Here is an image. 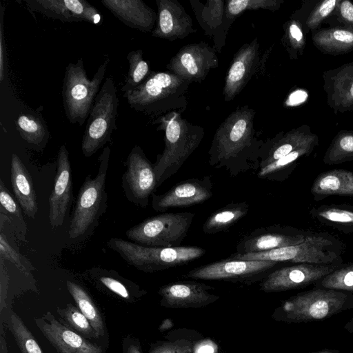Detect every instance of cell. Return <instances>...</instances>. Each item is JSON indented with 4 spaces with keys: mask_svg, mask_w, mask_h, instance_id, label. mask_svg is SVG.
Here are the masks:
<instances>
[{
    "mask_svg": "<svg viewBox=\"0 0 353 353\" xmlns=\"http://www.w3.org/2000/svg\"><path fill=\"white\" fill-rule=\"evenodd\" d=\"M311 39L325 54L339 56L353 52V31L343 27L321 28L311 33Z\"/></svg>",
    "mask_w": 353,
    "mask_h": 353,
    "instance_id": "cell-28",
    "label": "cell"
},
{
    "mask_svg": "<svg viewBox=\"0 0 353 353\" xmlns=\"http://www.w3.org/2000/svg\"><path fill=\"white\" fill-rule=\"evenodd\" d=\"M259 62V44L256 39L243 45L234 56L228 70L223 94L225 101H232L245 86Z\"/></svg>",
    "mask_w": 353,
    "mask_h": 353,
    "instance_id": "cell-22",
    "label": "cell"
},
{
    "mask_svg": "<svg viewBox=\"0 0 353 353\" xmlns=\"http://www.w3.org/2000/svg\"><path fill=\"white\" fill-rule=\"evenodd\" d=\"M72 197V181L69 153L63 144L57 154L54 187L49 196V221L52 228L62 225Z\"/></svg>",
    "mask_w": 353,
    "mask_h": 353,
    "instance_id": "cell-19",
    "label": "cell"
},
{
    "mask_svg": "<svg viewBox=\"0 0 353 353\" xmlns=\"http://www.w3.org/2000/svg\"><path fill=\"white\" fill-rule=\"evenodd\" d=\"M278 263L269 261H245L228 258L196 268L183 276L196 280L252 284L265 279Z\"/></svg>",
    "mask_w": 353,
    "mask_h": 353,
    "instance_id": "cell-11",
    "label": "cell"
},
{
    "mask_svg": "<svg viewBox=\"0 0 353 353\" xmlns=\"http://www.w3.org/2000/svg\"><path fill=\"white\" fill-rule=\"evenodd\" d=\"M0 8V82H2L6 74V41L3 29L5 8L3 5Z\"/></svg>",
    "mask_w": 353,
    "mask_h": 353,
    "instance_id": "cell-48",
    "label": "cell"
},
{
    "mask_svg": "<svg viewBox=\"0 0 353 353\" xmlns=\"http://www.w3.org/2000/svg\"><path fill=\"white\" fill-rule=\"evenodd\" d=\"M0 203L1 205L9 213L21 218V212L17 203L8 192L3 181L0 180Z\"/></svg>",
    "mask_w": 353,
    "mask_h": 353,
    "instance_id": "cell-47",
    "label": "cell"
},
{
    "mask_svg": "<svg viewBox=\"0 0 353 353\" xmlns=\"http://www.w3.org/2000/svg\"><path fill=\"white\" fill-rule=\"evenodd\" d=\"M110 150L105 147L99 157L97 175H88L81 185L70 223L68 235L72 240L90 234L98 225L107 208L105 181Z\"/></svg>",
    "mask_w": 353,
    "mask_h": 353,
    "instance_id": "cell-6",
    "label": "cell"
},
{
    "mask_svg": "<svg viewBox=\"0 0 353 353\" xmlns=\"http://www.w3.org/2000/svg\"><path fill=\"white\" fill-rule=\"evenodd\" d=\"M310 193L316 201L328 196H353V172L334 168L320 173L313 181Z\"/></svg>",
    "mask_w": 353,
    "mask_h": 353,
    "instance_id": "cell-27",
    "label": "cell"
},
{
    "mask_svg": "<svg viewBox=\"0 0 353 353\" xmlns=\"http://www.w3.org/2000/svg\"><path fill=\"white\" fill-rule=\"evenodd\" d=\"M314 285L353 294V262L343 263Z\"/></svg>",
    "mask_w": 353,
    "mask_h": 353,
    "instance_id": "cell-40",
    "label": "cell"
},
{
    "mask_svg": "<svg viewBox=\"0 0 353 353\" xmlns=\"http://www.w3.org/2000/svg\"><path fill=\"white\" fill-rule=\"evenodd\" d=\"M345 245L342 241L326 232L309 231L300 244L282 247L263 252L233 254L229 258L245 261H269L308 263L321 265L343 264Z\"/></svg>",
    "mask_w": 353,
    "mask_h": 353,
    "instance_id": "cell-5",
    "label": "cell"
},
{
    "mask_svg": "<svg viewBox=\"0 0 353 353\" xmlns=\"http://www.w3.org/2000/svg\"><path fill=\"white\" fill-rule=\"evenodd\" d=\"M249 209L245 201L229 203L211 214L203 225V232L214 234L224 231L244 217Z\"/></svg>",
    "mask_w": 353,
    "mask_h": 353,
    "instance_id": "cell-33",
    "label": "cell"
},
{
    "mask_svg": "<svg viewBox=\"0 0 353 353\" xmlns=\"http://www.w3.org/2000/svg\"><path fill=\"white\" fill-rule=\"evenodd\" d=\"M312 353H341V352L339 350H338L324 349V350H319V351H317V352H312Z\"/></svg>",
    "mask_w": 353,
    "mask_h": 353,
    "instance_id": "cell-52",
    "label": "cell"
},
{
    "mask_svg": "<svg viewBox=\"0 0 353 353\" xmlns=\"http://www.w3.org/2000/svg\"><path fill=\"white\" fill-rule=\"evenodd\" d=\"M341 265L299 263L281 268L269 273L261 281L260 290L270 293L305 288L314 285Z\"/></svg>",
    "mask_w": 353,
    "mask_h": 353,
    "instance_id": "cell-14",
    "label": "cell"
},
{
    "mask_svg": "<svg viewBox=\"0 0 353 353\" xmlns=\"http://www.w3.org/2000/svg\"><path fill=\"white\" fill-rule=\"evenodd\" d=\"M157 21L152 36L170 41L183 39L196 32L192 19L176 0H156Z\"/></svg>",
    "mask_w": 353,
    "mask_h": 353,
    "instance_id": "cell-21",
    "label": "cell"
},
{
    "mask_svg": "<svg viewBox=\"0 0 353 353\" xmlns=\"http://www.w3.org/2000/svg\"><path fill=\"white\" fill-rule=\"evenodd\" d=\"M218 65L215 50L202 41L182 47L170 60L166 68L191 83L203 81Z\"/></svg>",
    "mask_w": 353,
    "mask_h": 353,
    "instance_id": "cell-13",
    "label": "cell"
},
{
    "mask_svg": "<svg viewBox=\"0 0 353 353\" xmlns=\"http://www.w3.org/2000/svg\"><path fill=\"white\" fill-rule=\"evenodd\" d=\"M314 142H319V137L307 124L285 133L280 132L272 139L264 142L261 151L259 169L301 147Z\"/></svg>",
    "mask_w": 353,
    "mask_h": 353,
    "instance_id": "cell-24",
    "label": "cell"
},
{
    "mask_svg": "<svg viewBox=\"0 0 353 353\" xmlns=\"http://www.w3.org/2000/svg\"><path fill=\"white\" fill-rule=\"evenodd\" d=\"M190 83L170 72H151L137 88L123 94L132 109L147 114L182 112Z\"/></svg>",
    "mask_w": 353,
    "mask_h": 353,
    "instance_id": "cell-2",
    "label": "cell"
},
{
    "mask_svg": "<svg viewBox=\"0 0 353 353\" xmlns=\"http://www.w3.org/2000/svg\"><path fill=\"white\" fill-rule=\"evenodd\" d=\"M25 2L30 10L62 22L86 21L94 25L102 22L100 12L85 0H28Z\"/></svg>",
    "mask_w": 353,
    "mask_h": 353,
    "instance_id": "cell-17",
    "label": "cell"
},
{
    "mask_svg": "<svg viewBox=\"0 0 353 353\" xmlns=\"http://www.w3.org/2000/svg\"><path fill=\"white\" fill-rule=\"evenodd\" d=\"M21 137L35 150L45 148L50 137L48 126L41 116L31 112H21L14 121Z\"/></svg>",
    "mask_w": 353,
    "mask_h": 353,
    "instance_id": "cell-32",
    "label": "cell"
},
{
    "mask_svg": "<svg viewBox=\"0 0 353 353\" xmlns=\"http://www.w3.org/2000/svg\"><path fill=\"white\" fill-rule=\"evenodd\" d=\"M13 192L24 214L34 219L38 212L36 192L32 177L19 157L13 153L10 162Z\"/></svg>",
    "mask_w": 353,
    "mask_h": 353,
    "instance_id": "cell-26",
    "label": "cell"
},
{
    "mask_svg": "<svg viewBox=\"0 0 353 353\" xmlns=\"http://www.w3.org/2000/svg\"><path fill=\"white\" fill-rule=\"evenodd\" d=\"M212 286L196 281H179L161 287V305L173 309L200 308L218 300Z\"/></svg>",
    "mask_w": 353,
    "mask_h": 353,
    "instance_id": "cell-18",
    "label": "cell"
},
{
    "mask_svg": "<svg viewBox=\"0 0 353 353\" xmlns=\"http://www.w3.org/2000/svg\"><path fill=\"white\" fill-rule=\"evenodd\" d=\"M0 255L3 259L14 264L19 269H25L21 255L10 245L3 233L0 235Z\"/></svg>",
    "mask_w": 353,
    "mask_h": 353,
    "instance_id": "cell-46",
    "label": "cell"
},
{
    "mask_svg": "<svg viewBox=\"0 0 353 353\" xmlns=\"http://www.w3.org/2000/svg\"><path fill=\"white\" fill-rule=\"evenodd\" d=\"M352 308V293L314 287L283 301L273 312L272 318L290 323L312 322Z\"/></svg>",
    "mask_w": 353,
    "mask_h": 353,
    "instance_id": "cell-4",
    "label": "cell"
},
{
    "mask_svg": "<svg viewBox=\"0 0 353 353\" xmlns=\"http://www.w3.org/2000/svg\"><path fill=\"white\" fill-rule=\"evenodd\" d=\"M194 344L185 339L162 342L153 347L150 353H192Z\"/></svg>",
    "mask_w": 353,
    "mask_h": 353,
    "instance_id": "cell-45",
    "label": "cell"
},
{
    "mask_svg": "<svg viewBox=\"0 0 353 353\" xmlns=\"http://www.w3.org/2000/svg\"><path fill=\"white\" fill-rule=\"evenodd\" d=\"M218 346L212 341L205 339L194 345L193 353H217Z\"/></svg>",
    "mask_w": 353,
    "mask_h": 353,
    "instance_id": "cell-49",
    "label": "cell"
},
{
    "mask_svg": "<svg viewBox=\"0 0 353 353\" xmlns=\"http://www.w3.org/2000/svg\"><path fill=\"white\" fill-rule=\"evenodd\" d=\"M192 7L201 26L205 30V34L212 35L214 30L221 27L225 30L223 22L225 17L224 1L221 0H210L206 5L199 6L197 1H191Z\"/></svg>",
    "mask_w": 353,
    "mask_h": 353,
    "instance_id": "cell-34",
    "label": "cell"
},
{
    "mask_svg": "<svg viewBox=\"0 0 353 353\" xmlns=\"http://www.w3.org/2000/svg\"><path fill=\"white\" fill-rule=\"evenodd\" d=\"M334 19L335 26H341L353 31V3L348 0H339L334 13L328 19Z\"/></svg>",
    "mask_w": 353,
    "mask_h": 353,
    "instance_id": "cell-44",
    "label": "cell"
},
{
    "mask_svg": "<svg viewBox=\"0 0 353 353\" xmlns=\"http://www.w3.org/2000/svg\"><path fill=\"white\" fill-rule=\"evenodd\" d=\"M157 123L165 130V148L153 164L157 187L175 174L188 157L198 148L203 136V129L181 117V113L169 112Z\"/></svg>",
    "mask_w": 353,
    "mask_h": 353,
    "instance_id": "cell-3",
    "label": "cell"
},
{
    "mask_svg": "<svg viewBox=\"0 0 353 353\" xmlns=\"http://www.w3.org/2000/svg\"><path fill=\"white\" fill-rule=\"evenodd\" d=\"M102 5L125 25L141 32H152L156 12L141 0H102Z\"/></svg>",
    "mask_w": 353,
    "mask_h": 353,
    "instance_id": "cell-25",
    "label": "cell"
},
{
    "mask_svg": "<svg viewBox=\"0 0 353 353\" xmlns=\"http://www.w3.org/2000/svg\"><path fill=\"white\" fill-rule=\"evenodd\" d=\"M34 322L59 353H103L101 347L70 330L49 312Z\"/></svg>",
    "mask_w": 353,
    "mask_h": 353,
    "instance_id": "cell-23",
    "label": "cell"
},
{
    "mask_svg": "<svg viewBox=\"0 0 353 353\" xmlns=\"http://www.w3.org/2000/svg\"><path fill=\"white\" fill-rule=\"evenodd\" d=\"M129 63L128 74L121 90L124 93L139 85L150 74L148 63L143 57L141 49L132 50L127 54Z\"/></svg>",
    "mask_w": 353,
    "mask_h": 353,
    "instance_id": "cell-38",
    "label": "cell"
},
{
    "mask_svg": "<svg viewBox=\"0 0 353 353\" xmlns=\"http://www.w3.org/2000/svg\"><path fill=\"white\" fill-rule=\"evenodd\" d=\"M90 272L97 276L99 282L111 292L123 299L130 298L126 286L120 280L112 276L110 272L101 268H94Z\"/></svg>",
    "mask_w": 353,
    "mask_h": 353,
    "instance_id": "cell-43",
    "label": "cell"
},
{
    "mask_svg": "<svg viewBox=\"0 0 353 353\" xmlns=\"http://www.w3.org/2000/svg\"><path fill=\"white\" fill-rule=\"evenodd\" d=\"M254 111L245 106L233 112L217 129L208 152L209 163L236 176L259 169L263 140L254 128Z\"/></svg>",
    "mask_w": 353,
    "mask_h": 353,
    "instance_id": "cell-1",
    "label": "cell"
},
{
    "mask_svg": "<svg viewBox=\"0 0 353 353\" xmlns=\"http://www.w3.org/2000/svg\"><path fill=\"white\" fill-rule=\"evenodd\" d=\"M109 58L99 66L92 79L88 78L82 57L69 63L65 70L62 98L65 116L70 123L83 125L101 89Z\"/></svg>",
    "mask_w": 353,
    "mask_h": 353,
    "instance_id": "cell-7",
    "label": "cell"
},
{
    "mask_svg": "<svg viewBox=\"0 0 353 353\" xmlns=\"http://www.w3.org/2000/svg\"><path fill=\"white\" fill-rule=\"evenodd\" d=\"M213 183L210 176L182 181L162 194H152V207L163 212L171 208H186L202 203L213 195Z\"/></svg>",
    "mask_w": 353,
    "mask_h": 353,
    "instance_id": "cell-16",
    "label": "cell"
},
{
    "mask_svg": "<svg viewBox=\"0 0 353 353\" xmlns=\"http://www.w3.org/2000/svg\"><path fill=\"white\" fill-rule=\"evenodd\" d=\"M309 214L319 223L345 234L353 233V206L348 204H323L314 206Z\"/></svg>",
    "mask_w": 353,
    "mask_h": 353,
    "instance_id": "cell-30",
    "label": "cell"
},
{
    "mask_svg": "<svg viewBox=\"0 0 353 353\" xmlns=\"http://www.w3.org/2000/svg\"><path fill=\"white\" fill-rule=\"evenodd\" d=\"M339 0H306L290 17L296 19L305 34L321 28V26L334 13Z\"/></svg>",
    "mask_w": 353,
    "mask_h": 353,
    "instance_id": "cell-29",
    "label": "cell"
},
{
    "mask_svg": "<svg viewBox=\"0 0 353 353\" xmlns=\"http://www.w3.org/2000/svg\"><path fill=\"white\" fill-rule=\"evenodd\" d=\"M125 353H141V351L137 343L130 342L125 347Z\"/></svg>",
    "mask_w": 353,
    "mask_h": 353,
    "instance_id": "cell-50",
    "label": "cell"
},
{
    "mask_svg": "<svg viewBox=\"0 0 353 353\" xmlns=\"http://www.w3.org/2000/svg\"><path fill=\"white\" fill-rule=\"evenodd\" d=\"M281 43L291 60H296L303 56L305 45L306 34L300 23L290 18L283 26Z\"/></svg>",
    "mask_w": 353,
    "mask_h": 353,
    "instance_id": "cell-37",
    "label": "cell"
},
{
    "mask_svg": "<svg viewBox=\"0 0 353 353\" xmlns=\"http://www.w3.org/2000/svg\"><path fill=\"white\" fill-rule=\"evenodd\" d=\"M283 0H231L227 1L225 10L224 23L225 30L230 27L229 22L234 19L239 14L246 10L267 9L270 11L278 10Z\"/></svg>",
    "mask_w": 353,
    "mask_h": 353,
    "instance_id": "cell-39",
    "label": "cell"
},
{
    "mask_svg": "<svg viewBox=\"0 0 353 353\" xmlns=\"http://www.w3.org/2000/svg\"><path fill=\"white\" fill-rule=\"evenodd\" d=\"M353 161V131H339L326 150L323 161L325 165H337Z\"/></svg>",
    "mask_w": 353,
    "mask_h": 353,
    "instance_id": "cell-36",
    "label": "cell"
},
{
    "mask_svg": "<svg viewBox=\"0 0 353 353\" xmlns=\"http://www.w3.org/2000/svg\"><path fill=\"white\" fill-rule=\"evenodd\" d=\"M121 186L128 201L144 208L157 188L154 165L139 145H135L128 156Z\"/></svg>",
    "mask_w": 353,
    "mask_h": 353,
    "instance_id": "cell-12",
    "label": "cell"
},
{
    "mask_svg": "<svg viewBox=\"0 0 353 353\" xmlns=\"http://www.w3.org/2000/svg\"><path fill=\"white\" fill-rule=\"evenodd\" d=\"M66 286L78 309L88 319L98 336H103L104 323L101 316L87 292L79 284L67 281Z\"/></svg>",
    "mask_w": 353,
    "mask_h": 353,
    "instance_id": "cell-35",
    "label": "cell"
},
{
    "mask_svg": "<svg viewBox=\"0 0 353 353\" xmlns=\"http://www.w3.org/2000/svg\"><path fill=\"white\" fill-rule=\"evenodd\" d=\"M308 232L307 230L281 224L258 228L239 241L236 253L245 254L263 252L298 245L304 241Z\"/></svg>",
    "mask_w": 353,
    "mask_h": 353,
    "instance_id": "cell-15",
    "label": "cell"
},
{
    "mask_svg": "<svg viewBox=\"0 0 353 353\" xmlns=\"http://www.w3.org/2000/svg\"><path fill=\"white\" fill-rule=\"evenodd\" d=\"M107 245L129 265L145 272L183 265L201 257L206 252L205 249L196 246L149 247L121 238H111Z\"/></svg>",
    "mask_w": 353,
    "mask_h": 353,
    "instance_id": "cell-8",
    "label": "cell"
},
{
    "mask_svg": "<svg viewBox=\"0 0 353 353\" xmlns=\"http://www.w3.org/2000/svg\"><path fill=\"white\" fill-rule=\"evenodd\" d=\"M344 329L349 333L353 334V317L345 324Z\"/></svg>",
    "mask_w": 353,
    "mask_h": 353,
    "instance_id": "cell-51",
    "label": "cell"
},
{
    "mask_svg": "<svg viewBox=\"0 0 353 353\" xmlns=\"http://www.w3.org/2000/svg\"><path fill=\"white\" fill-rule=\"evenodd\" d=\"M119 98L112 77H107L97 94L81 141V150L90 157L111 139L117 129Z\"/></svg>",
    "mask_w": 353,
    "mask_h": 353,
    "instance_id": "cell-9",
    "label": "cell"
},
{
    "mask_svg": "<svg viewBox=\"0 0 353 353\" xmlns=\"http://www.w3.org/2000/svg\"><path fill=\"white\" fill-rule=\"evenodd\" d=\"M195 214L168 212L149 217L130 228L126 236L139 245L156 248L179 247L187 236Z\"/></svg>",
    "mask_w": 353,
    "mask_h": 353,
    "instance_id": "cell-10",
    "label": "cell"
},
{
    "mask_svg": "<svg viewBox=\"0 0 353 353\" xmlns=\"http://www.w3.org/2000/svg\"><path fill=\"white\" fill-rule=\"evenodd\" d=\"M328 106L335 114L353 111V61L322 74Z\"/></svg>",
    "mask_w": 353,
    "mask_h": 353,
    "instance_id": "cell-20",
    "label": "cell"
},
{
    "mask_svg": "<svg viewBox=\"0 0 353 353\" xmlns=\"http://www.w3.org/2000/svg\"><path fill=\"white\" fill-rule=\"evenodd\" d=\"M58 312L70 327L83 336L89 338L99 337L88 319L74 305L68 304L65 309L61 311L58 310Z\"/></svg>",
    "mask_w": 353,
    "mask_h": 353,
    "instance_id": "cell-42",
    "label": "cell"
},
{
    "mask_svg": "<svg viewBox=\"0 0 353 353\" xmlns=\"http://www.w3.org/2000/svg\"><path fill=\"white\" fill-rule=\"evenodd\" d=\"M319 144V142H314L295 150L288 155L260 168L257 172V176L274 181L286 180L298 165L299 160L310 156Z\"/></svg>",
    "mask_w": 353,
    "mask_h": 353,
    "instance_id": "cell-31",
    "label": "cell"
},
{
    "mask_svg": "<svg viewBox=\"0 0 353 353\" xmlns=\"http://www.w3.org/2000/svg\"><path fill=\"white\" fill-rule=\"evenodd\" d=\"M8 325L21 353H43L32 334L16 314H10Z\"/></svg>",
    "mask_w": 353,
    "mask_h": 353,
    "instance_id": "cell-41",
    "label": "cell"
}]
</instances>
